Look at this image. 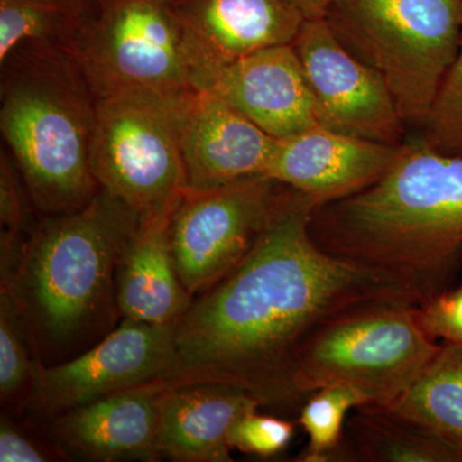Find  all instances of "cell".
Masks as SVG:
<instances>
[{
  "label": "cell",
  "instance_id": "cell-1",
  "mask_svg": "<svg viewBox=\"0 0 462 462\" xmlns=\"http://www.w3.org/2000/svg\"><path fill=\"white\" fill-rule=\"evenodd\" d=\"M318 203L291 189L242 263L193 298L175 324L166 383H220L261 406L305 403L294 385L312 339L340 316L425 302L403 279L328 254L310 231Z\"/></svg>",
  "mask_w": 462,
  "mask_h": 462
},
{
  "label": "cell",
  "instance_id": "cell-2",
  "mask_svg": "<svg viewBox=\"0 0 462 462\" xmlns=\"http://www.w3.org/2000/svg\"><path fill=\"white\" fill-rule=\"evenodd\" d=\"M310 231L328 254L398 276L428 302L462 263V156L402 143L378 181L316 206Z\"/></svg>",
  "mask_w": 462,
  "mask_h": 462
},
{
  "label": "cell",
  "instance_id": "cell-3",
  "mask_svg": "<svg viewBox=\"0 0 462 462\" xmlns=\"http://www.w3.org/2000/svg\"><path fill=\"white\" fill-rule=\"evenodd\" d=\"M141 214L107 190L69 214L39 218L14 264L0 266L39 354L83 345L118 312L116 269Z\"/></svg>",
  "mask_w": 462,
  "mask_h": 462
},
{
  "label": "cell",
  "instance_id": "cell-4",
  "mask_svg": "<svg viewBox=\"0 0 462 462\" xmlns=\"http://www.w3.org/2000/svg\"><path fill=\"white\" fill-rule=\"evenodd\" d=\"M0 132L36 212L69 214L100 189L91 170L97 98L65 48L23 44L0 60Z\"/></svg>",
  "mask_w": 462,
  "mask_h": 462
},
{
  "label": "cell",
  "instance_id": "cell-5",
  "mask_svg": "<svg viewBox=\"0 0 462 462\" xmlns=\"http://www.w3.org/2000/svg\"><path fill=\"white\" fill-rule=\"evenodd\" d=\"M324 18L403 123L421 127L460 50L462 0H337Z\"/></svg>",
  "mask_w": 462,
  "mask_h": 462
},
{
  "label": "cell",
  "instance_id": "cell-6",
  "mask_svg": "<svg viewBox=\"0 0 462 462\" xmlns=\"http://www.w3.org/2000/svg\"><path fill=\"white\" fill-rule=\"evenodd\" d=\"M72 53L98 99H185L208 89L193 42L165 0H100L79 26Z\"/></svg>",
  "mask_w": 462,
  "mask_h": 462
},
{
  "label": "cell",
  "instance_id": "cell-7",
  "mask_svg": "<svg viewBox=\"0 0 462 462\" xmlns=\"http://www.w3.org/2000/svg\"><path fill=\"white\" fill-rule=\"evenodd\" d=\"M439 349L419 324L418 306L366 307L331 321L310 342L294 385L306 400L318 389L349 385L369 404L392 409Z\"/></svg>",
  "mask_w": 462,
  "mask_h": 462
},
{
  "label": "cell",
  "instance_id": "cell-8",
  "mask_svg": "<svg viewBox=\"0 0 462 462\" xmlns=\"http://www.w3.org/2000/svg\"><path fill=\"white\" fill-rule=\"evenodd\" d=\"M189 98L120 94L97 100L91 170L99 188L141 215L176 205L188 189L180 125Z\"/></svg>",
  "mask_w": 462,
  "mask_h": 462
},
{
  "label": "cell",
  "instance_id": "cell-9",
  "mask_svg": "<svg viewBox=\"0 0 462 462\" xmlns=\"http://www.w3.org/2000/svg\"><path fill=\"white\" fill-rule=\"evenodd\" d=\"M291 188L264 175L187 189L173 209L176 267L191 297L233 272L256 245Z\"/></svg>",
  "mask_w": 462,
  "mask_h": 462
},
{
  "label": "cell",
  "instance_id": "cell-10",
  "mask_svg": "<svg viewBox=\"0 0 462 462\" xmlns=\"http://www.w3.org/2000/svg\"><path fill=\"white\" fill-rule=\"evenodd\" d=\"M175 324L124 319L99 343L66 363L42 365L30 407L53 420L60 413L116 392L169 378L175 363Z\"/></svg>",
  "mask_w": 462,
  "mask_h": 462
},
{
  "label": "cell",
  "instance_id": "cell-11",
  "mask_svg": "<svg viewBox=\"0 0 462 462\" xmlns=\"http://www.w3.org/2000/svg\"><path fill=\"white\" fill-rule=\"evenodd\" d=\"M291 45L325 126L384 144H402L406 124L388 91L340 44L325 18L306 20Z\"/></svg>",
  "mask_w": 462,
  "mask_h": 462
},
{
  "label": "cell",
  "instance_id": "cell-12",
  "mask_svg": "<svg viewBox=\"0 0 462 462\" xmlns=\"http://www.w3.org/2000/svg\"><path fill=\"white\" fill-rule=\"evenodd\" d=\"M400 145L316 126L278 139L264 176L300 191L318 205L366 189L391 169Z\"/></svg>",
  "mask_w": 462,
  "mask_h": 462
},
{
  "label": "cell",
  "instance_id": "cell-13",
  "mask_svg": "<svg viewBox=\"0 0 462 462\" xmlns=\"http://www.w3.org/2000/svg\"><path fill=\"white\" fill-rule=\"evenodd\" d=\"M207 91L275 139L325 126L291 44L258 51L225 66Z\"/></svg>",
  "mask_w": 462,
  "mask_h": 462
},
{
  "label": "cell",
  "instance_id": "cell-14",
  "mask_svg": "<svg viewBox=\"0 0 462 462\" xmlns=\"http://www.w3.org/2000/svg\"><path fill=\"white\" fill-rule=\"evenodd\" d=\"M278 139L215 94L203 90L185 103L180 147L188 189L264 175Z\"/></svg>",
  "mask_w": 462,
  "mask_h": 462
},
{
  "label": "cell",
  "instance_id": "cell-15",
  "mask_svg": "<svg viewBox=\"0 0 462 462\" xmlns=\"http://www.w3.org/2000/svg\"><path fill=\"white\" fill-rule=\"evenodd\" d=\"M165 380L116 392L60 413L51 422L67 455L100 462L156 461Z\"/></svg>",
  "mask_w": 462,
  "mask_h": 462
},
{
  "label": "cell",
  "instance_id": "cell-16",
  "mask_svg": "<svg viewBox=\"0 0 462 462\" xmlns=\"http://www.w3.org/2000/svg\"><path fill=\"white\" fill-rule=\"evenodd\" d=\"M172 8L193 42L209 85L221 69L240 58L293 44L306 21L289 0H182Z\"/></svg>",
  "mask_w": 462,
  "mask_h": 462
},
{
  "label": "cell",
  "instance_id": "cell-17",
  "mask_svg": "<svg viewBox=\"0 0 462 462\" xmlns=\"http://www.w3.org/2000/svg\"><path fill=\"white\" fill-rule=\"evenodd\" d=\"M176 205L141 215L138 229L121 254L116 269V302L124 319L172 325L193 302L173 257L171 218Z\"/></svg>",
  "mask_w": 462,
  "mask_h": 462
},
{
  "label": "cell",
  "instance_id": "cell-18",
  "mask_svg": "<svg viewBox=\"0 0 462 462\" xmlns=\"http://www.w3.org/2000/svg\"><path fill=\"white\" fill-rule=\"evenodd\" d=\"M260 406L256 398L220 383L169 384L161 400L158 452L179 462L233 461L227 433Z\"/></svg>",
  "mask_w": 462,
  "mask_h": 462
},
{
  "label": "cell",
  "instance_id": "cell-19",
  "mask_svg": "<svg viewBox=\"0 0 462 462\" xmlns=\"http://www.w3.org/2000/svg\"><path fill=\"white\" fill-rule=\"evenodd\" d=\"M328 461L462 462L460 447L375 404L357 407Z\"/></svg>",
  "mask_w": 462,
  "mask_h": 462
},
{
  "label": "cell",
  "instance_id": "cell-20",
  "mask_svg": "<svg viewBox=\"0 0 462 462\" xmlns=\"http://www.w3.org/2000/svg\"><path fill=\"white\" fill-rule=\"evenodd\" d=\"M391 410L404 420L462 447V345L445 343Z\"/></svg>",
  "mask_w": 462,
  "mask_h": 462
},
{
  "label": "cell",
  "instance_id": "cell-21",
  "mask_svg": "<svg viewBox=\"0 0 462 462\" xmlns=\"http://www.w3.org/2000/svg\"><path fill=\"white\" fill-rule=\"evenodd\" d=\"M42 366V356L11 288L0 284V396L23 409Z\"/></svg>",
  "mask_w": 462,
  "mask_h": 462
},
{
  "label": "cell",
  "instance_id": "cell-22",
  "mask_svg": "<svg viewBox=\"0 0 462 462\" xmlns=\"http://www.w3.org/2000/svg\"><path fill=\"white\" fill-rule=\"evenodd\" d=\"M78 30L75 18L48 0H0V60L32 42L72 53Z\"/></svg>",
  "mask_w": 462,
  "mask_h": 462
},
{
  "label": "cell",
  "instance_id": "cell-23",
  "mask_svg": "<svg viewBox=\"0 0 462 462\" xmlns=\"http://www.w3.org/2000/svg\"><path fill=\"white\" fill-rule=\"evenodd\" d=\"M364 404H369L366 396L349 385L334 384L312 392L300 409V424L310 438L302 461L329 460L342 439L346 413Z\"/></svg>",
  "mask_w": 462,
  "mask_h": 462
},
{
  "label": "cell",
  "instance_id": "cell-24",
  "mask_svg": "<svg viewBox=\"0 0 462 462\" xmlns=\"http://www.w3.org/2000/svg\"><path fill=\"white\" fill-rule=\"evenodd\" d=\"M421 127L425 144L440 153L462 156V33L457 57Z\"/></svg>",
  "mask_w": 462,
  "mask_h": 462
},
{
  "label": "cell",
  "instance_id": "cell-25",
  "mask_svg": "<svg viewBox=\"0 0 462 462\" xmlns=\"http://www.w3.org/2000/svg\"><path fill=\"white\" fill-rule=\"evenodd\" d=\"M32 197L14 158L5 148L0 156V240L23 242L39 220Z\"/></svg>",
  "mask_w": 462,
  "mask_h": 462
},
{
  "label": "cell",
  "instance_id": "cell-26",
  "mask_svg": "<svg viewBox=\"0 0 462 462\" xmlns=\"http://www.w3.org/2000/svg\"><path fill=\"white\" fill-rule=\"evenodd\" d=\"M293 436V422L260 415L256 410L234 422L227 433V445L243 454L273 457L287 448Z\"/></svg>",
  "mask_w": 462,
  "mask_h": 462
},
{
  "label": "cell",
  "instance_id": "cell-27",
  "mask_svg": "<svg viewBox=\"0 0 462 462\" xmlns=\"http://www.w3.org/2000/svg\"><path fill=\"white\" fill-rule=\"evenodd\" d=\"M418 320L431 339L462 345V285L418 306Z\"/></svg>",
  "mask_w": 462,
  "mask_h": 462
},
{
  "label": "cell",
  "instance_id": "cell-28",
  "mask_svg": "<svg viewBox=\"0 0 462 462\" xmlns=\"http://www.w3.org/2000/svg\"><path fill=\"white\" fill-rule=\"evenodd\" d=\"M60 445L50 446L3 415L0 420V461L50 462L66 460Z\"/></svg>",
  "mask_w": 462,
  "mask_h": 462
},
{
  "label": "cell",
  "instance_id": "cell-29",
  "mask_svg": "<svg viewBox=\"0 0 462 462\" xmlns=\"http://www.w3.org/2000/svg\"><path fill=\"white\" fill-rule=\"evenodd\" d=\"M48 2L53 3L57 7L63 9L66 14L75 18L76 23L80 26L85 18L89 17L91 12L97 8L100 0H48Z\"/></svg>",
  "mask_w": 462,
  "mask_h": 462
},
{
  "label": "cell",
  "instance_id": "cell-30",
  "mask_svg": "<svg viewBox=\"0 0 462 462\" xmlns=\"http://www.w3.org/2000/svg\"><path fill=\"white\" fill-rule=\"evenodd\" d=\"M289 2L302 12L306 20H314V18H324L337 0H289Z\"/></svg>",
  "mask_w": 462,
  "mask_h": 462
},
{
  "label": "cell",
  "instance_id": "cell-31",
  "mask_svg": "<svg viewBox=\"0 0 462 462\" xmlns=\"http://www.w3.org/2000/svg\"><path fill=\"white\" fill-rule=\"evenodd\" d=\"M165 2L169 3V5H176V3H180L182 0H165Z\"/></svg>",
  "mask_w": 462,
  "mask_h": 462
},
{
  "label": "cell",
  "instance_id": "cell-32",
  "mask_svg": "<svg viewBox=\"0 0 462 462\" xmlns=\"http://www.w3.org/2000/svg\"><path fill=\"white\" fill-rule=\"evenodd\" d=\"M461 451H462V447H461Z\"/></svg>",
  "mask_w": 462,
  "mask_h": 462
}]
</instances>
